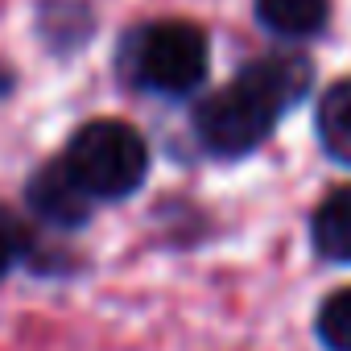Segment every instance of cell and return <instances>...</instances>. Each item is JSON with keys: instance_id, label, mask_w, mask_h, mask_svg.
I'll return each instance as SVG.
<instances>
[{"instance_id": "8992f818", "label": "cell", "mask_w": 351, "mask_h": 351, "mask_svg": "<svg viewBox=\"0 0 351 351\" xmlns=\"http://www.w3.org/2000/svg\"><path fill=\"white\" fill-rule=\"evenodd\" d=\"M310 236L318 256H326L330 265H351V186H339L318 203Z\"/></svg>"}, {"instance_id": "30bf717a", "label": "cell", "mask_w": 351, "mask_h": 351, "mask_svg": "<svg viewBox=\"0 0 351 351\" xmlns=\"http://www.w3.org/2000/svg\"><path fill=\"white\" fill-rule=\"evenodd\" d=\"M17 256H21V223L9 211H0V281H5Z\"/></svg>"}, {"instance_id": "3957f363", "label": "cell", "mask_w": 351, "mask_h": 351, "mask_svg": "<svg viewBox=\"0 0 351 351\" xmlns=\"http://www.w3.org/2000/svg\"><path fill=\"white\" fill-rule=\"evenodd\" d=\"M277 120H281L277 104L252 79L240 75L236 83L211 91L195 108V136L215 157H244L256 145H265V136L273 132Z\"/></svg>"}, {"instance_id": "6da1fadb", "label": "cell", "mask_w": 351, "mask_h": 351, "mask_svg": "<svg viewBox=\"0 0 351 351\" xmlns=\"http://www.w3.org/2000/svg\"><path fill=\"white\" fill-rule=\"evenodd\" d=\"M211 46L191 21H153L124 46V75L153 95H191L207 79Z\"/></svg>"}, {"instance_id": "9c48e42d", "label": "cell", "mask_w": 351, "mask_h": 351, "mask_svg": "<svg viewBox=\"0 0 351 351\" xmlns=\"http://www.w3.org/2000/svg\"><path fill=\"white\" fill-rule=\"evenodd\" d=\"M318 339L326 351H351V285L330 293L318 310Z\"/></svg>"}, {"instance_id": "7a4b0ae2", "label": "cell", "mask_w": 351, "mask_h": 351, "mask_svg": "<svg viewBox=\"0 0 351 351\" xmlns=\"http://www.w3.org/2000/svg\"><path fill=\"white\" fill-rule=\"evenodd\" d=\"M62 165L71 169V178L91 199L116 203V199L132 195L145 182L149 145L124 120H91L71 136V145L62 153Z\"/></svg>"}, {"instance_id": "52a82bcc", "label": "cell", "mask_w": 351, "mask_h": 351, "mask_svg": "<svg viewBox=\"0 0 351 351\" xmlns=\"http://www.w3.org/2000/svg\"><path fill=\"white\" fill-rule=\"evenodd\" d=\"M326 0H256V21L277 38H310L326 25Z\"/></svg>"}, {"instance_id": "ba28073f", "label": "cell", "mask_w": 351, "mask_h": 351, "mask_svg": "<svg viewBox=\"0 0 351 351\" xmlns=\"http://www.w3.org/2000/svg\"><path fill=\"white\" fill-rule=\"evenodd\" d=\"M318 141L335 161L351 165V79L330 83L318 99Z\"/></svg>"}, {"instance_id": "5b68a950", "label": "cell", "mask_w": 351, "mask_h": 351, "mask_svg": "<svg viewBox=\"0 0 351 351\" xmlns=\"http://www.w3.org/2000/svg\"><path fill=\"white\" fill-rule=\"evenodd\" d=\"M244 79H252L273 104H277V112L285 116L306 91H310V62L302 58V54H265V58H252L244 71H240Z\"/></svg>"}, {"instance_id": "277c9868", "label": "cell", "mask_w": 351, "mask_h": 351, "mask_svg": "<svg viewBox=\"0 0 351 351\" xmlns=\"http://www.w3.org/2000/svg\"><path fill=\"white\" fill-rule=\"evenodd\" d=\"M29 207H34V215L42 219V223H50V228H62V232H71V228H79V223H87V215H91V195L71 178V169L62 165V157L58 161H50V165H42L34 178H29Z\"/></svg>"}]
</instances>
